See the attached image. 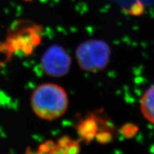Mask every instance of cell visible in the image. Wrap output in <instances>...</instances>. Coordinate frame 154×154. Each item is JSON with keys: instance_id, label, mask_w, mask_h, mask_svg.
<instances>
[{"instance_id": "obj_6", "label": "cell", "mask_w": 154, "mask_h": 154, "mask_svg": "<svg viewBox=\"0 0 154 154\" xmlns=\"http://www.w3.org/2000/svg\"><path fill=\"white\" fill-rule=\"evenodd\" d=\"M80 151L78 141H74L68 136H63L55 144L54 153H77Z\"/></svg>"}, {"instance_id": "obj_4", "label": "cell", "mask_w": 154, "mask_h": 154, "mask_svg": "<svg viewBox=\"0 0 154 154\" xmlns=\"http://www.w3.org/2000/svg\"><path fill=\"white\" fill-rule=\"evenodd\" d=\"M101 119L94 114H90L86 118L80 121L77 126V133L82 140L89 143L95 138L96 134L101 131H109V128L101 127L104 124Z\"/></svg>"}, {"instance_id": "obj_10", "label": "cell", "mask_w": 154, "mask_h": 154, "mask_svg": "<svg viewBox=\"0 0 154 154\" xmlns=\"http://www.w3.org/2000/svg\"><path fill=\"white\" fill-rule=\"evenodd\" d=\"M143 11V5L141 4L138 3L137 5L134 6V9L131 10V13L134 15H139Z\"/></svg>"}, {"instance_id": "obj_2", "label": "cell", "mask_w": 154, "mask_h": 154, "mask_svg": "<svg viewBox=\"0 0 154 154\" xmlns=\"http://www.w3.org/2000/svg\"><path fill=\"white\" fill-rule=\"evenodd\" d=\"M111 54L109 44L101 40H88L77 47L76 59L83 70L96 73L107 66Z\"/></svg>"}, {"instance_id": "obj_1", "label": "cell", "mask_w": 154, "mask_h": 154, "mask_svg": "<svg viewBox=\"0 0 154 154\" xmlns=\"http://www.w3.org/2000/svg\"><path fill=\"white\" fill-rule=\"evenodd\" d=\"M68 96L62 87L47 83L37 86L31 98L34 112L44 120H54L64 114L68 108Z\"/></svg>"}, {"instance_id": "obj_5", "label": "cell", "mask_w": 154, "mask_h": 154, "mask_svg": "<svg viewBox=\"0 0 154 154\" xmlns=\"http://www.w3.org/2000/svg\"><path fill=\"white\" fill-rule=\"evenodd\" d=\"M140 109L143 116L154 124V85L143 94L140 100Z\"/></svg>"}, {"instance_id": "obj_9", "label": "cell", "mask_w": 154, "mask_h": 154, "mask_svg": "<svg viewBox=\"0 0 154 154\" xmlns=\"http://www.w3.org/2000/svg\"><path fill=\"white\" fill-rule=\"evenodd\" d=\"M55 143L52 141H47L42 144L38 148V153H54Z\"/></svg>"}, {"instance_id": "obj_7", "label": "cell", "mask_w": 154, "mask_h": 154, "mask_svg": "<svg viewBox=\"0 0 154 154\" xmlns=\"http://www.w3.org/2000/svg\"><path fill=\"white\" fill-rule=\"evenodd\" d=\"M138 128L136 125L131 123H128L121 128V134L126 138H131L136 136L138 133Z\"/></svg>"}, {"instance_id": "obj_8", "label": "cell", "mask_w": 154, "mask_h": 154, "mask_svg": "<svg viewBox=\"0 0 154 154\" xmlns=\"http://www.w3.org/2000/svg\"><path fill=\"white\" fill-rule=\"evenodd\" d=\"M112 134H111L109 131H101L96 134L95 138L99 143H107L110 142L112 139Z\"/></svg>"}, {"instance_id": "obj_3", "label": "cell", "mask_w": 154, "mask_h": 154, "mask_svg": "<svg viewBox=\"0 0 154 154\" xmlns=\"http://www.w3.org/2000/svg\"><path fill=\"white\" fill-rule=\"evenodd\" d=\"M41 63L42 69L48 76L61 77L69 72L72 59L63 47L54 45L44 52Z\"/></svg>"}]
</instances>
